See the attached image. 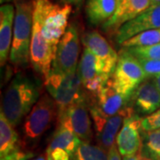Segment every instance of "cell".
Listing matches in <instances>:
<instances>
[{
	"instance_id": "8",
	"label": "cell",
	"mask_w": 160,
	"mask_h": 160,
	"mask_svg": "<svg viewBox=\"0 0 160 160\" xmlns=\"http://www.w3.org/2000/svg\"><path fill=\"white\" fill-rule=\"evenodd\" d=\"M133 112L132 107L128 106L119 113L108 118L102 114L93 105L90 104V115L93 121L99 145L109 151L116 144L117 136L126 118Z\"/></svg>"
},
{
	"instance_id": "7",
	"label": "cell",
	"mask_w": 160,
	"mask_h": 160,
	"mask_svg": "<svg viewBox=\"0 0 160 160\" xmlns=\"http://www.w3.org/2000/svg\"><path fill=\"white\" fill-rule=\"evenodd\" d=\"M57 126L72 131L82 142H90L93 133L92 129L89 98L59 109Z\"/></svg>"
},
{
	"instance_id": "15",
	"label": "cell",
	"mask_w": 160,
	"mask_h": 160,
	"mask_svg": "<svg viewBox=\"0 0 160 160\" xmlns=\"http://www.w3.org/2000/svg\"><path fill=\"white\" fill-rule=\"evenodd\" d=\"M132 109L137 115L148 116L160 108V92L154 81H144L134 91Z\"/></svg>"
},
{
	"instance_id": "35",
	"label": "cell",
	"mask_w": 160,
	"mask_h": 160,
	"mask_svg": "<svg viewBox=\"0 0 160 160\" xmlns=\"http://www.w3.org/2000/svg\"><path fill=\"white\" fill-rule=\"evenodd\" d=\"M31 160H48V159H47V157H46V155H40V156H38V158H33V159H31Z\"/></svg>"
},
{
	"instance_id": "32",
	"label": "cell",
	"mask_w": 160,
	"mask_h": 160,
	"mask_svg": "<svg viewBox=\"0 0 160 160\" xmlns=\"http://www.w3.org/2000/svg\"><path fill=\"white\" fill-rule=\"evenodd\" d=\"M141 151H139L138 153L133 155H128V156H123L122 160H139L141 157Z\"/></svg>"
},
{
	"instance_id": "31",
	"label": "cell",
	"mask_w": 160,
	"mask_h": 160,
	"mask_svg": "<svg viewBox=\"0 0 160 160\" xmlns=\"http://www.w3.org/2000/svg\"><path fill=\"white\" fill-rule=\"evenodd\" d=\"M59 3H61L62 5H69V6H79L80 4L84 1V0H57Z\"/></svg>"
},
{
	"instance_id": "22",
	"label": "cell",
	"mask_w": 160,
	"mask_h": 160,
	"mask_svg": "<svg viewBox=\"0 0 160 160\" xmlns=\"http://www.w3.org/2000/svg\"><path fill=\"white\" fill-rule=\"evenodd\" d=\"M141 154L152 160H160V128L143 132Z\"/></svg>"
},
{
	"instance_id": "3",
	"label": "cell",
	"mask_w": 160,
	"mask_h": 160,
	"mask_svg": "<svg viewBox=\"0 0 160 160\" xmlns=\"http://www.w3.org/2000/svg\"><path fill=\"white\" fill-rule=\"evenodd\" d=\"M33 19L39 23L45 39L57 49L58 44L68 28L72 6L53 4L50 0H33Z\"/></svg>"
},
{
	"instance_id": "20",
	"label": "cell",
	"mask_w": 160,
	"mask_h": 160,
	"mask_svg": "<svg viewBox=\"0 0 160 160\" xmlns=\"http://www.w3.org/2000/svg\"><path fill=\"white\" fill-rule=\"evenodd\" d=\"M19 149V136L14 126L6 118L4 112L0 114V158H3Z\"/></svg>"
},
{
	"instance_id": "36",
	"label": "cell",
	"mask_w": 160,
	"mask_h": 160,
	"mask_svg": "<svg viewBox=\"0 0 160 160\" xmlns=\"http://www.w3.org/2000/svg\"><path fill=\"white\" fill-rule=\"evenodd\" d=\"M18 0H0V3L2 4V5H5V4H10L12 2H16Z\"/></svg>"
},
{
	"instance_id": "14",
	"label": "cell",
	"mask_w": 160,
	"mask_h": 160,
	"mask_svg": "<svg viewBox=\"0 0 160 160\" xmlns=\"http://www.w3.org/2000/svg\"><path fill=\"white\" fill-rule=\"evenodd\" d=\"M132 97L121 93L115 88L110 79L107 82L102 92L92 105L106 117L115 116L129 106Z\"/></svg>"
},
{
	"instance_id": "19",
	"label": "cell",
	"mask_w": 160,
	"mask_h": 160,
	"mask_svg": "<svg viewBox=\"0 0 160 160\" xmlns=\"http://www.w3.org/2000/svg\"><path fill=\"white\" fill-rule=\"evenodd\" d=\"M118 0H87L86 13L93 25L103 24L114 15Z\"/></svg>"
},
{
	"instance_id": "12",
	"label": "cell",
	"mask_w": 160,
	"mask_h": 160,
	"mask_svg": "<svg viewBox=\"0 0 160 160\" xmlns=\"http://www.w3.org/2000/svg\"><path fill=\"white\" fill-rule=\"evenodd\" d=\"M156 29H160V5L150 6L139 16L121 26L116 33V40L121 46L135 35Z\"/></svg>"
},
{
	"instance_id": "1",
	"label": "cell",
	"mask_w": 160,
	"mask_h": 160,
	"mask_svg": "<svg viewBox=\"0 0 160 160\" xmlns=\"http://www.w3.org/2000/svg\"><path fill=\"white\" fill-rule=\"evenodd\" d=\"M40 85L38 81L18 74L6 88L1 110L12 126H18L39 100Z\"/></svg>"
},
{
	"instance_id": "2",
	"label": "cell",
	"mask_w": 160,
	"mask_h": 160,
	"mask_svg": "<svg viewBox=\"0 0 160 160\" xmlns=\"http://www.w3.org/2000/svg\"><path fill=\"white\" fill-rule=\"evenodd\" d=\"M34 2H15V17L9 61L15 68H24L29 62V49L33 30Z\"/></svg>"
},
{
	"instance_id": "13",
	"label": "cell",
	"mask_w": 160,
	"mask_h": 160,
	"mask_svg": "<svg viewBox=\"0 0 160 160\" xmlns=\"http://www.w3.org/2000/svg\"><path fill=\"white\" fill-rule=\"evenodd\" d=\"M150 7L149 0H118L114 15L102 24V29L117 33L125 23L139 16Z\"/></svg>"
},
{
	"instance_id": "26",
	"label": "cell",
	"mask_w": 160,
	"mask_h": 160,
	"mask_svg": "<svg viewBox=\"0 0 160 160\" xmlns=\"http://www.w3.org/2000/svg\"><path fill=\"white\" fill-rule=\"evenodd\" d=\"M142 130L149 132L160 128V108L152 114L145 116L142 118Z\"/></svg>"
},
{
	"instance_id": "9",
	"label": "cell",
	"mask_w": 160,
	"mask_h": 160,
	"mask_svg": "<svg viewBox=\"0 0 160 160\" xmlns=\"http://www.w3.org/2000/svg\"><path fill=\"white\" fill-rule=\"evenodd\" d=\"M80 52L78 29L74 24L68 26L56 49L52 69L69 73L78 69V60Z\"/></svg>"
},
{
	"instance_id": "23",
	"label": "cell",
	"mask_w": 160,
	"mask_h": 160,
	"mask_svg": "<svg viewBox=\"0 0 160 160\" xmlns=\"http://www.w3.org/2000/svg\"><path fill=\"white\" fill-rule=\"evenodd\" d=\"M109 151L100 145L82 142L72 157V160H108Z\"/></svg>"
},
{
	"instance_id": "27",
	"label": "cell",
	"mask_w": 160,
	"mask_h": 160,
	"mask_svg": "<svg viewBox=\"0 0 160 160\" xmlns=\"http://www.w3.org/2000/svg\"><path fill=\"white\" fill-rule=\"evenodd\" d=\"M144 72L149 77H156L160 75V60H149L137 58Z\"/></svg>"
},
{
	"instance_id": "18",
	"label": "cell",
	"mask_w": 160,
	"mask_h": 160,
	"mask_svg": "<svg viewBox=\"0 0 160 160\" xmlns=\"http://www.w3.org/2000/svg\"><path fill=\"white\" fill-rule=\"evenodd\" d=\"M82 43L86 48L102 60L115 66L117 65L118 53H117L108 40L98 31L91 30L85 33L82 37Z\"/></svg>"
},
{
	"instance_id": "10",
	"label": "cell",
	"mask_w": 160,
	"mask_h": 160,
	"mask_svg": "<svg viewBox=\"0 0 160 160\" xmlns=\"http://www.w3.org/2000/svg\"><path fill=\"white\" fill-rule=\"evenodd\" d=\"M56 48L48 43L41 32L39 23L33 19V30L29 49V62L44 78L49 76L55 58Z\"/></svg>"
},
{
	"instance_id": "33",
	"label": "cell",
	"mask_w": 160,
	"mask_h": 160,
	"mask_svg": "<svg viewBox=\"0 0 160 160\" xmlns=\"http://www.w3.org/2000/svg\"><path fill=\"white\" fill-rule=\"evenodd\" d=\"M153 81H154L155 85H156V86H157V88H158V91L160 92V75L154 77Z\"/></svg>"
},
{
	"instance_id": "30",
	"label": "cell",
	"mask_w": 160,
	"mask_h": 160,
	"mask_svg": "<svg viewBox=\"0 0 160 160\" xmlns=\"http://www.w3.org/2000/svg\"><path fill=\"white\" fill-rule=\"evenodd\" d=\"M108 160H122V156L118 151L117 144L112 146V148L109 150V159Z\"/></svg>"
},
{
	"instance_id": "17",
	"label": "cell",
	"mask_w": 160,
	"mask_h": 160,
	"mask_svg": "<svg viewBox=\"0 0 160 160\" xmlns=\"http://www.w3.org/2000/svg\"><path fill=\"white\" fill-rule=\"evenodd\" d=\"M15 7L12 4H5L0 7V63L6 65L10 57Z\"/></svg>"
},
{
	"instance_id": "25",
	"label": "cell",
	"mask_w": 160,
	"mask_h": 160,
	"mask_svg": "<svg viewBox=\"0 0 160 160\" xmlns=\"http://www.w3.org/2000/svg\"><path fill=\"white\" fill-rule=\"evenodd\" d=\"M132 55L136 58L160 60V43L149 46H135L125 48Z\"/></svg>"
},
{
	"instance_id": "24",
	"label": "cell",
	"mask_w": 160,
	"mask_h": 160,
	"mask_svg": "<svg viewBox=\"0 0 160 160\" xmlns=\"http://www.w3.org/2000/svg\"><path fill=\"white\" fill-rule=\"evenodd\" d=\"M160 43V29L145 30L125 41L121 46L123 48L135 46H149Z\"/></svg>"
},
{
	"instance_id": "28",
	"label": "cell",
	"mask_w": 160,
	"mask_h": 160,
	"mask_svg": "<svg viewBox=\"0 0 160 160\" xmlns=\"http://www.w3.org/2000/svg\"><path fill=\"white\" fill-rule=\"evenodd\" d=\"M46 154L48 160H72V156L62 149L46 150Z\"/></svg>"
},
{
	"instance_id": "34",
	"label": "cell",
	"mask_w": 160,
	"mask_h": 160,
	"mask_svg": "<svg viewBox=\"0 0 160 160\" xmlns=\"http://www.w3.org/2000/svg\"><path fill=\"white\" fill-rule=\"evenodd\" d=\"M149 4H150V6H159L160 0H149Z\"/></svg>"
},
{
	"instance_id": "4",
	"label": "cell",
	"mask_w": 160,
	"mask_h": 160,
	"mask_svg": "<svg viewBox=\"0 0 160 160\" xmlns=\"http://www.w3.org/2000/svg\"><path fill=\"white\" fill-rule=\"evenodd\" d=\"M45 86L59 109L89 98L85 91L78 69L66 73L52 68L50 74L45 79Z\"/></svg>"
},
{
	"instance_id": "5",
	"label": "cell",
	"mask_w": 160,
	"mask_h": 160,
	"mask_svg": "<svg viewBox=\"0 0 160 160\" xmlns=\"http://www.w3.org/2000/svg\"><path fill=\"white\" fill-rule=\"evenodd\" d=\"M147 78L148 76L137 58L122 48L118 52V60L114 72L109 78L115 88L121 93L132 97L134 91Z\"/></svg>"
},
{
	"instance_id": "11",
	"label": "cell",
	"mask_w": 160,
	"mask_h": 160,
	"mask_svg": "<svg viewBox=\"0 0 160 160\" xmlns=\"http://www.w3.org/2000/svg\"><path fill=\"white\" fill-rule=\"evenodd\" d=\"M141 122L142 118L135 112L129 115L124 121L116 140L117 147L122 157L136 154L141 150L142 142Z\"/></svg>"
},
{
	"instance_id": "16",
	"label": "cell",
	"mask_w": 160,
	"mask_h": 160,
	"mask_svg": "<svg viewBox=\"0 0 160 160\" xmlns=\"http://www.w3.org/2000/svg\"><path fill=\"white\" fill-rule=\"evenodd\" d=\"M116 66L102 60L85 47L78 69L83 85L100 76L111 77Z\"/></svg>"
},
{
	"instance_id": "21",
	"label": "cell",
	"mask_w": 160,
	"mask_h": 160,
	"mask_svg": "<svg viewBox=\"0 0 160 160\" xmlns=\"http://www.w3.org/2000/svg\"><path fill=\"white\" fill-rule=\"evenodd\" d=\"M82 141L69 129L57 126L56 131L52 138L46 150L54 149H62L68 151L73 157Z\"/></svg>"
},
{
	"instance_id": "29",
	"label": "cell",
	"mask_w": 160,
	"mask_h": 160,
	"mask_svg": "<svg viewBox=\"0 0 160 160\" xmlns=\"http://www.w3.org/2000/svg\"><path fill=\"white\" fill-rule=\"evenodd\" d=\"M33 156L32 153L18 149L10 155L1 158V160H29Z\"/></svg>"
},
{
	"instance_id": "6",
	"label": "cell",
	"mask_w": 160,
	"mask_h": 160,
	"mask_svg": "<svg viewBox=\"0 0 160 160\" xmlns=\"http://www.w3.org/2000/svg\"><path fill=\"white\" fill-rule=\"evenodd\" d=\"M58 105L49 93L40 97L25 118L22 126L25 138L29 141L39 139L58 117Z\"/></svg>"
},
{
	"instance_id": "37",
	"label": "cell",
	"mask_w": 160,
	"mask_h": 160,
	"mask_svg": "<svg viewBox=\"0 0 160 160\" xmlns=\"http://www.w3.org/2000/svg\"><path fill=\"white\" fill-rule=\"evenodd\" d=\"M139 160H152V159H150V158H146V157H143V156H142V155H141V157H140V159Z\"/></svg>"
}]
</instances>
